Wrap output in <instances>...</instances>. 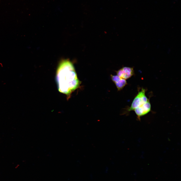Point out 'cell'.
I'll return each instance as SVG.
<instances>
[{
    "label": "cell",
    "mask_w": 181,
    "mask_h": 181,
    "mask_svg": "<svg viewBox=\"0 0 181 181\" xmlns=\"http://www.w3.org/2000/svg\"><path fill=\"white\" fill-rule=\"evenodd\" d=\"M56 80L58 90L68 97L80 84L73 64L67 59L62 61L59 64Z\"/></svg>",
    "instance_id": "1"
},
{
    "label": "cell",
    "mask_w": 181,
    "mask_h": 181,
    "mask_svg": "<svg viewBox=\"0 0 181 181\" xmlns=\"http://www.w3.org/2000/svg\"><path fill=\"white\" fill-rule=\"evenodd\" d=\"M145 90L143 88L139 91L133 99L131 106L127 110L128 112L134 110L137 107L146 102L148 100L145 95Z\"/></svg>",
    "instance_id": "2"
},
{
    "label": "cell",
    "mask_w": 181,
    "mask_h": 181,
    "mask_svg": "<svg viewBox=\"0 0 181 181\" xmlns=\"http://www.w3.org/2000/svg\"><path fill=\"white\" fill-rule=\"evenodd\" d=\"M151 105L149 99L142 105L135 108L134 111L137 115V118L140 120V117L146 115L151 110Z\"/></svg>",
    "instance_id": "3"
},
{
    "label": "cell",
    "mask_w": 181,
    "mask_h": 181,
    "mask_svg": "<svg viewBox=\"0 0 181 181\" xmlns=\"http://www.w3.org/2000/svg\"><path fill=\"white\" fill-rule=\"evenodd\" d=\"M117 75L125 80L131 77L134 74V71L132 67H124L117 71Z\"/></svg>",
    "instance_id": "4"
},
{
    "label": "cell",
    "mask_w": 181,
    "mask_h": 181,
    "mask_svg": "<svg viewBox=\"0 0 181 181\" xmlns=\"http://www.w3.org/2000/svg\"><path fill=\"white\" fill-rule=\"evenodd\" d=\"M111 77L112 81L115 84L118 91L120 90L126 85V80L122 78L117 75H111Z\"/></svg>",
    "instance_id": "5"
}]
</instances>
